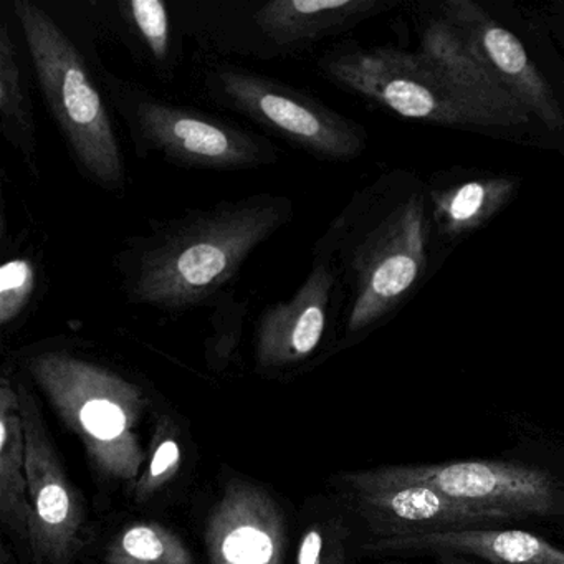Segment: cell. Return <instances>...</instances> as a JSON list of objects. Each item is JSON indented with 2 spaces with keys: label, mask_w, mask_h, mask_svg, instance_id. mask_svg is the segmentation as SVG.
I'll return each mask as SVG.
<instances>
[{
  "label": "cell",
  "mask_w": 564,
  "mask_h": 564,
  "mask_svg": "<svg viewBox=\"0 0 564 564\" xmlns=\"http://www.w3.org/2000/svg\"><path fill=\"white\" fill-rule=\"evenodd\" d=\"M517 184L508 177L475 180L432 193L434 216L442 232L460 237L484 226L513 196Z\"/></svg>",
  "instance_id": "d6986e66"
},
{
  "label": "cell",
  "mask_w": 564,
  "mask_h": 564,
  "mask_svg": "<svg viewBox=\"0 0 564 564\" xmlns=\"http://www.w3.org/2000/svg\"><path fill=\"white\" fill-rule=\"evenodd\" d=\"M366 554H474L497 564H564V551L520 530L445 531L362 544Z\"/></svg>",
  "instance_id": "2e32d148"
},
{
  "label": "cell",
  "mask_w": 564,
  "mask_h": 564,
  "mask_svg": "<svg viewBox=\"0 0 564 564\" xmlns=\"http://www.w3.org/2000/svg\"><path fill=\"white\" fill-rule=\"evenodd\" d=\"M115 8L148 58L158 68L173 67V21L163 0H121Z\"/></svg>",
  "instance_id": "44dd1931"
},
{
  "label": "cell",
  "mask_w": 564,
  "mask_h": 564,
  "mask_svg": "<svg viewBox=\"0 0 564 564\" xmlns=\"http://www.w3.org/2000/svg\"><path fill=\"white\" fill-rule=\"evenodd\" d=\"M37 267L28 257L8 260L0 269V325L9 329L28 312L37 290Z\"/></svg>",
  "instance_id": "d4e9b609"
},
{
  "label": "cell",
  "mask_w": 564,
  "mask_h": 564,
  "mask_svg": "<svg viewBox=\"0 0 564 564\" xmlns=\"http://www.w3.org/2000/svg\"><path fill=\"white\" fill-rule=\"evenodd\" d=\"M14 15L42 97L77 170L94 186L123 194V151L107 101L80 48L31 0H14Z\"/></svg>",
  "instance_id": "3957f363"
},
{
  "label": "cell",
  "mask_w": 564,
  "mask_h": 564,
  "mask_svg": "<svg viewBox=\"0 0 564 564\" xmlns=\"http://www.w3.org/2000/svg\"><path fill=\"white\" fill-rule=\"evenodd\" d=\"M104 87L140 156H158L174 166L213 171L257 170L279 161L280 151L262 134L161 100L107 72Z\"/></svg>",
  "instance_id": "277c9868"
},
{
  "label": "cell",
  "mask_w": 564,
  "mask_h": 564,
  "mask_svg": "<svg viewBox=\"0 0 564 564\" xmlns=\"http://www.w3.org/2000/svg\"><path fill=\"white\" fill-rule=\"evenodd\" d=\"M293 217V199L260 193L154 220L115 257L121 292L130 305L161 312L213 306L249 257Z\"/></svg>",
  "instance_id": "6da1fadb"
},
{
  "label": "cell",
  "mask_w": 564,
  "mask_h": 564,
  "mask_svg": "<svg viewBox=\"0 0 564 564\" xmlns=\"http://www.w3.org/2000/svg\"><path fill=\"white\" fill-rule=\"evenodd\" d=\"M419 54L468 101L500 127L528 123L530 111L491 74L468 42L445 19L432 21L422 34Z\"/></svg>",
  "instance_id": "9a60e30c"
},
{
  "label": "cell",
  "mask_w": 564,
  "mask_h": 564,
  "mask_svg": "<svg viewBox=\"0 0 564 564\" xmlns=\"http://www.w3.org/2000/svg\"><path fill=\"white\" fill-rule=\"evenodd\" d=\"M394 564H408V563H394ZM437 564H464V563H457V561L455 560H444V561H441V563H437Z\"/></svg>",
  "instance_id": "484cf974"
},
{
  "label": "cell",
  "mask_w": 564,
  "mask_h": 564,
  "mask_svg": "<svg viewBox=\"0 0 564 564\" xmlns=\"http://www.w3.org/2000/svg\"><path fill=\"white\" fill-rule=\"evenodd\" d=\"M313 256L341 260L351 272L352 302L346 336L371 328L394 310L421 279L427 256V224L422 196L409 197L365 232L328 229Z\"/></svg>",
  "instance_id": "8992f818"
},
{
  "label": "cell",
  "mask_w": 564,
  "mask_h": 564,
  "mask_svg": "<svg viewBox=\"0 0 564 564\" xmlns=\"http://www.w3.org/2000/svg\"><path fill=\"white\" fill-rule=\"evenodd\" d=\"M22 366L77 435L97 477L131 495L150 454L140 434L153 404L147 389L117 366L67 343L28 349Z\"/></svg>",
  "instance_id": "7a4b0ae2"
},
{
  "label": "cell",
  "mask_w": 564,
  "mask_h": 564,
  "mask_svg": "<svg viewBox=\"0 0 564 564\" xmlns=\"http://www.w3.org/2000/svg\"><path fill=\"white\" fill-rule=\"evenodd\" d=\"M213 306L206 356L210 366L220 369L232 359L239 346L250 305L247 300L237 299L234 293H226Z\"/></svg>",
  "instance_id": "cb8c5ba5"
},
{
  "label": "cell",
  "mask_w": 564,
  "mask_h": 564,
  "mask_svg": "<svg viewBox=\"0 0 564 564\" xmlns=\"http://www.w3.org/2000/svg\"><path fill=\"white\" fill-rule=\"evenodd\" d=\"M183 464L184 448L180 425L173 415H158L147 467L130 495L134 503L144 505L156 498L181 474Z\"/></svg>",
  "instance_id": "7402d4cb"
},
{
  "label": "cell",
  "mask_w": 564,
  "mask_h": 564,
  "mask_svg": "<svg viewBox=\"0 0 564 564\" xmlns=\"http://www.w3.org/2000/svg\"><path fill=\"white\" fill-rule=\"evenodd\" d=\"M442 9L445 21L454 25L531 117H536L551 131L564 127L563 108L553 88L513 32L498 24L474 0H447Z\"/></svg>",
  "instance_id": "5bb4252c"
},
{
  "label": "cell",
  "mask_w": 564,
  "mask_h": 564,
  "mask_svg": "<svg viewBox=\"0 0 564 564\" xmlns=\"http://www.w3.org/2000/svg\"><path fill=\"white\" fill-rule=\"evenodd\" d=\"M32 505L25 465V435L18 381H0V520L29 557Z\"/></svg>",
  "instance_id": "e0dca14e"
},
{
  "label": "cell",
  "mask_w": 564,
  "mask_h": 564,
  "mask_svg": "<svg viewBox=\"0 0 564 564\" xmlns=\"http://www.w3.org/2000/svg\"><path fill=\"white\" fill-rule=\"evenodd\" d=\"M318 68L332 84L408 120L442 127H500L468 104L421 54L392 47L335 48Z\"/></svg>",
  "instance_id": "52a82bcc"
},
{
  "label": "cell",
  "mask_w": 564,
  "mask_h": 564,
  "mask_svg": "<svg viewBox=\"0 0 564 564\" xmlns=\"http://www.w3.org/2000/svg\"><path fill=\"white\" fill-rule=\"evenodd\" d=\"M15 381L21 395L32 505L29 561L32 564H74L87 546V510L65 471L37 399L24 381Z\"/></svg>",
  "instance_id": "30bf717a"
},
{
  "label": "cell",
  "mask_w": 564,
  "mask_h": 564,
  "mask_svg": "<svg viewBox=\"0 0 564 564\" xmlns=\"http://www.w3.org/2000/svg\"><path fill=\"white\" fill-rule=\"evenodd\" d=\"M204 544L209 564H285V511L262 485L234 478L210 507Z\"/></svg>",
  "instance_id": "7c38bea8"
},
{
  "label": "cell",
  "mask_w": 564,
  "mask_h": 564,
  "mask_svg": "<svg viewBox=\"0 0 564 564\" xmlns=\"http://www.w3.org/2000/svg\"><path fill=\"white\" fill-rule=\"evenodd\" d=\"M0 133L39 176L37 138L31 91L8 22L0 25Z\"/></svg>",
  "instance_id": "ac0fdd59"
},
{
  "label": "cell",
  "mask_w": 564,
  "mask_h": 564,
  "mask_svg": "<svg viewBox=\"0 0 564 564\" xmlns=\"http://www.w3.org/2000/svg\"><path fill=\"white\" fill-rule=\"evenodd\" d=\"M336 505L349 523L361 524L368 540L471 530L514 520L511 514L454 500L422 481L399 477L391 467L343 471L332 480Z\"/></svg>",
  "instance_id": "9c48e42d"
},
{
  "label": "cell",
  "mask_w": 564,
  "mask_h": 564,
  "mask_svg": "<svg viewBox=\"0 0 564 564\" xmlns=\"http://www.w3.org/2000/svg\"><path fill=\"white\" fill-rule=\"evenodd\" d=\"M210 100L323 161H351L366 147L365 131L318 98L275 78L234 65L204 78Z\"/></svg>",
  "instance_id": "ba28073f"
},
{
  "label": "cell",
  "mask_w": 564,
  "mask_h": 564,
  "mask_svg": "<svg viewBox=\"0 0 564 564\" xmlns=\"http://www.w3.org/2000/svg\"><path fill=\"white\" fill-rule=\"evenodd\" d=\"M379 8V0H220L187 6L184 19L214 51L273 61L305 54Z\"/></svg>",
  "instance_id": "5b68a950"
},
{
  "label": "cell",
  "mask_w": 564,
  "mask_h": 564,
  "mask_svg": "<svg viewBox=\"0 0 564 564\" xmlns=\"http://www.w3.org/2000/svg\"><path fill=\"white\" fill-rule=\"evenodd\" d=\"M101 564H196L186 541L158 521H130L104 547Z\"/></svg>",
  "instance_id": "ffe728a7"
},
{
  "label": "cell",
  "mask_w": 564,
  "mask_h": 564,
  "mask_svg": "<svg viewBox=\"0 0 564 564\" xmlns=\"http://www.w3.org/2000/svg\"><path fill=\"white\" fill-rule=\"evenodd\" d=\"M391 468L399 477L431 485L454 500L514 518L553 517L564 511V488L560 481L528 465L470 460Z\"/></svg>",
  "instance_id": "8fae6325"
},
{
  "label": "cell",
  "mask_w": 564,
  "mask_h": 564,
  "mask_svg": "<svg viewBox=\"0 0 564 564\" xmlns=\"http://www.w3.org/2000/svg\"><path fill=\"white\" fill-rule=\"evenodd\" d=\"M352 528L339 507L313 513L296 541L293 564H349Z\"/></svg>",
  "instance_id": "603a6c76"
},
{
  "label": "cell",
  "mask_w": 564,
  "mask_h": 564,
  "mask_svg": "<svg viewBox=\"0 0 564 564\" xmlns=\"http://www.w3.org/2000/svg\"><path fill=\"white\" fill-rule=\"evenodd\" d=\"M338 286V269L313 256L312 269L289 300L263 310L256 328V365L265 375L290 372L318 352Z\"/></svg>",
  "instance_id": "4fadbf2b"
}]
</instances>
